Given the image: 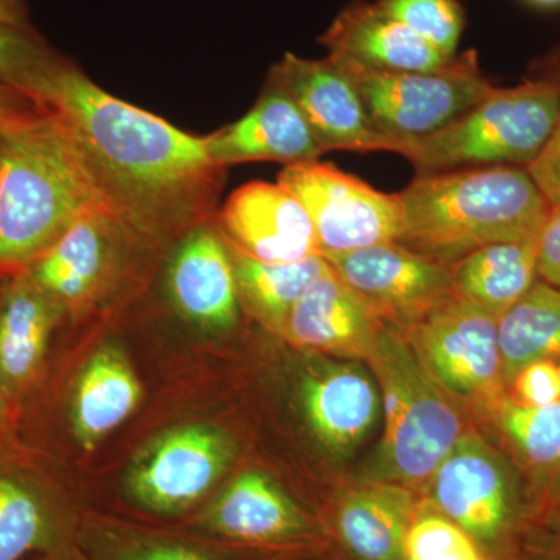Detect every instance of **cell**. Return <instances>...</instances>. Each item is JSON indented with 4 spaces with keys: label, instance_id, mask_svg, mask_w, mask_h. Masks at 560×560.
Wrapping results in <instances>:
<instances>
[{
    "label": "cell",
    "instance_id": "6da1fadb",
    "mask_svg": "<svg viewBox=\"0 0 560 560\" xmlns=\"http://www.w3.org/2000/svg\"><path fill=\"white\" fill-rule=\"evenodd\" d=\"M39 102L68 120L106 206L150 246L215 215L228 168L202 136L114 97L66 57Z\"/></svg>",
    "mask_w": 560,
    "mask_h": 560
},
{
    "label": "cell",
    "instance_id": "7a4b0ae2",
    "mask_svg": "<svg viewBox=\"0 0 560 560\" xmlns=\"http://www.w3.org/2000/svg\"><path fill=\"white\" fill-rule=\"evenodd\" d=\"M97 208L108 206L58 110L0 132V279L27 271Z\"/></svg>",
    "mask_w": 560,
    "mask_h": 560
},
{
    "label": "cell",
    "instance_id": "3957f363",
    "mask_svg": "<svg viewBox=\"0 0 560 560\" xmlns=\"http://www.w3.org/2000/svg\"><path fill=\"white\" fill-rule=\"evenodd\" d=\"M399 197L397 243L447 265L495 243L536 241L551 212L528 171L514 165L418 175Z\"/></svg>",
    "mask_w": 560,
    "mask_h": 560
},
{
    "label": "cell",
    "instance_id": "277c9868",
    "mask_svg": "<svg viewBox=\"0 0 560 560\" xmlns=\"http://www.w3.org/2000/svg\"><path fill=\"white\" fill-rule=\"evenodd\" d=\"M385 407V433L361 482H429L463 436V420L448 393L423 366L411 342L383 326L370 359Z\"/></svg>",
    "mask_w": 560,
    "mask_h": 560
},
{
    "label": "cell",
    "instance_id": "5b68a950",
    "mask_svg": "<svg viewBox=\"0 0 560 560\" xmlns=\"http://www.w3.org/2000/svg\"><path fill=\"white\" fill-rule=\"evenodd\" d=\"M559 106L555 77L514 88L493 86L458 120L436 135L405 143L397 154L407 158L418 175L488 165L528 168L555 131Z\"/></svg>",
    "mask_w": 560,
    "mask_h": 560
},
{
    "label": "cell",
    "instance_id": "8992f818",
    "mask_svg": "<svg viewBox=\"0 0 560 560\" xmlns=\"http://www.w3.org/2000/svg\"><path fill=\"white\" fill-rule=\"evenodd\" d=\"M340 65L355 84L383 149L394 153L405 143L444 130L493 88L482 75L475 50L456 54L442 68L423 72H377Z\"/></svg>",
    "mask_w": 560,
    "mask_h": 560
},
{
    "label": "cell",
    "instance_id": "52a82bcc",
    "mask_svg": "<svg viewBox=\"0 0 560 560\" xmlns=\"http://www.w3.org/2000/svg\"><path fill=\"white\" fill-rule=\"evenodd\" d=\"M410 327L419 360L451 396L490 415L506 399L499 316L452 293Z\"/></svg>",
    "mask_w": 560,
    "mask_h": 560
},
{
    "label": "cell",
    "instance_id": "ba28073f",
    "mask_svg": "<svg viewBox=\"0 0 560 560\" xmlns=\"http://www.w3.org/2000/svg\"><path fill=\"white\" fill-rule=\"evenodd\" d=\"M434 510L456 523L480 545L508 544L530 523L510 464L480 434L464 433L429 480Z\"/></svg>",
    "mask_w": 560,
    "mask_h": 560
},
{
    "label": "cell",
    "instance_id": "9c48e42d",
    "mask_svg": "<svg viewBox=\"0 0 560 560\" xmlns=\"http://www.w3.org/2000/svg\"><path fill=\"white\" fill-rule=\"evenodd\" d=\"M278 183L311 217L320 256L399 242L404 206L399 194L370 184L324 162L287 165Z\"/></svg>",
    "mask_w": 560,
    "mask_h": 560
},
{
    "label": "cell",
    "instance_id": "30bf717a",
    "mask_svg": "<svg viewBox=\"0 0 560 560\" xmlns=\"http://www.w3.org/2000/svg\"><path fill=\"white\" fill-rule=\"evenodd\" d=\"M235 442L226 431L206 423L165 431L132 460L125 490L149 514L176 517L206 499L230 469Z\"/></svg>",
    "mask_w": 560,
    "mask_h": 560
},
{
    "label": "cell",
    "instance_id": "8fae6325",
    "mask_svg": "<svg viewBox=\"0 0 560 560\" xmlns=\"http://www.w3.org/2000/svg\"><path fill=\"white\" fill-rule=\"evenodd\" d=\"M150 246L108 208L77 220L27 272L65 313H80L114 290L132 250Z\"/></svg>",
    "mask_w": 560,
    "mask_h": 560
},
{
    "label": "cell",
    "instance_id": "7c38bea8",
    "mask_svg": "<svg viewBox=\"0 0 560 560\" xmlns=\"http://www.w3.org/2000/svg\"><path fill=\"white\" fill-rule=\"evenodd\" d=\"M323 257L383 320L411 326L453 293L452 265L400 243H382Z\"/></svg>",
    "mask_w": 560,
    "mask_h": 560
},
{
    "label": "cell",
    "instance_id": "4fadbf2b",
    "mask_svg": "<svg viewBox=\"0 0 560 560\" xmlns=\"http://www.w3.org/2000/svg\"><path fill=\"white\" fill-rule=\"evenodd\" d=\"M164 290L176 315L205 331H228L241 320L234 261L213 219L184 232L171 245Z\"/></svg>",
    "mask_w": 560,
    "mask_h": 560
},
{
    "label": "cell",
    "instance_id": "5bb4252c",
    "mask_svg": "<svg viewBox=\"0 0 560 560\" xmlns=\"http://www.w3.org/2000/svg\"><path fill=\"white\" fill-rule=\"evenodd\" d=\"M268 81L290 95L315 136L320 151H385L372 128L359 91L340 62L283 55Z\"/></svg>",
    "mask_w": 560,
    "mask_h": 560
},
{
    "label": "cell",
    "instance_id": "9a60e30c",
    "mask_svg": "<svg viewBox=\"0 0 560 560\" xmlns=\"http://www.w3.org/2000/svg\"><path fill=\"white\" fill-rule=\"evenodd\" d=\"M213 223L232 249L256 260L293 264L319 254L311 217L279 183L253 180L232 191Z\"/></svg>",
    "mask_w": 560,
    "mask_h": 560
},
{
    "label": "cell",
    "instance_id": "2e32d148",
    "mask_svg": "<svg viewBox=\"0 0 560 560\" xmlns=\"http://www.w3.org/2000/svg\"><path fill=\"white\" fill-rule=\"evenodd\" d=\"M195 526L206 536L248 547H293L313 537L311 517L265 471L246 470L209 501Z\"/></svg>",
    "mask_w": 560,
    "mask_h": 560
},
{
    "label": "cell",
    "instance_id": "e0dca14e",
    "mask_svg": "<svg viewBox=\"0 0 560 560\" xmlns=\"http://www.w3.org/2000/svg\"><path fill=\"white\" fill-rule=\"evenodd\" d=\"M66 313L27 271L0 279V393L16 408L39 388Z\"/></svg>",
    "mask_w": 560,
    "mask_h": 560
},
{
    "label": "cell",
    "instance_id": "ac0fdd59",
    "mask_svg": "<svg viewBox=\"0 0 560 560\" xmlns=\"http://www.w3.org/2000/svg\"><path fill=\"white\" fill-rule=\"evenodd\" d=\"M301 410L316 441L334 456L355 451L374 429L381 394L355 361H327L305 371Z\"/></svg>",
    "mask_w": 560,
    "mask_h": 560
},
{
    "label": "cell",
    "instance_id": "d6986e66",
    "mask_svg": "<svg viewBox=\"0 0 560 560\" xmlns=\"http://www.w3.org/2000/svg\"><path fill=\"white\" fill-rule=\"evenodd\" d=\"M202 138L209 156L226 168L259 161L287 167L318 161L324 154L290 95L268 80L242 119Z\"/></svg>",
    "mask_w": 560,
    "mask_h": 560
},
{
    "label": "cell",
    "instance_id": "ffe728a7",
    "mask_svg": "<svg viewBox=\"0 0 560 560\" xmlns=\"http://www.w3.org/2000/svg\"><path fill=\"white\" fill-rule=\"evenodd\" d=\"M383 326L331 268L296 302L280 335L296 348L370 361Z\"/></svg>",
    "mask_w": 560,
    "mask_h": 560
},
{
    "label": "cell",
    "instance_id": "44dd1931",
    "mask_svg": "<svg viewBox=\"0 0 560 560\" xmlns=\"http://www.w3.org/2000/svg\"><path fill=\"white\" fill-rule=\"evenodd\" d=\"M327 57L377 72H423L440 69L453 57L390 16L377 2H353L335 18L319 38Z\"/></svg>",
    "mask_w": 560,
    "mask_h": 560
},
{
    "label": "cell",
    "instance_id": "7402d4cb",
    "mask_svg": "<svg viewBox=\"0 0 560 560\" xmlns=\"http://www.w3.org/2000/svg\"><path fill=\"white\" fill-rule=\"evenodd\" d=\"M75 518L49 482L0 456V560H24L73 544Z\"/></svg>",
    "mask_w": 560,
    "mask_h": 560
},
{
    "label": "cell",
    "instance_id": "603a6c76",
    "mask_svg": "<svg viewBox=\"0 0 560 560\" xmlns=\"http://www.w3.org/2000/svg\"><path fill=\"white\" fill-rule=\"evenodd\" d=\"M416 518L415 493L394 482H361L338 501L334 526L357 560H405Z\"/></svg>",
    "mask_w": 560,
    "mask_h": 560
},
{
    "label": "cell",
    "instance_id": "cb8c5ba5",
    "mask_svg": "<svg viewBox=\"0 0 560 560\" xmlns=\"http://www.w3.org/2000/svg\"><path fill=\"white\" fill-rule=\"evenodd\" d=\"M142 400V385L116 345L103 346L81 368L69 399V425L83 451H94Z\"/></svg>",
    "mask_w": 560,
    "mask_h": 560
},
{
    "label": "cell",
    "instance_id": "d4e9b609",
    "mask_svg": "<svg viewBox=\"0 0 560 560\" xmlns=\"http://www.w3.org/2000/svg\"><path fill=\"white\" fill-rule=\"evenodd\" d=\"M537 242L495 243L452 265L453 293L493 315H503L534 285Z\"/></svg>",
    "mask_w": 560,
    "mask_h": 560
},
{
    "label": "cell",
    "instance_id": "484cf974",
    "mask_svg": "<svg viewBox=\"0 0 560 560\" xmlns=\"http://www.w3.org/2000/svg\"><path fill=\"white\" fill-rule=\"evenodd\" d=\"M499 348L506 388L528 364L560 357V289L537 279L500 316Z\"/></svg>",
    "mask_w": 560,
    "mask_h": 560
},
{
    "label": "cell",
    "instance_id": "4316f807",
    "mask_svg": "<svg viewBox=\"0 0 560 560\" xmlns=\"http://www.w3.org/2000/svg\"><path fill=\"white\" fill-rule=\"evenodd\" d=\"M230 249L242 307L279 335L305 291L331 270L320 254L293 264H268Z\"/></svg>",
    "mask_w": 560,
    "mask_h": 560
},
{
    "label": "cell",
    "instance_id": "83f0119b",
    "mask_svg": "<svg viewBox=\"0 0 560 560\" xmlns=\"http://www.w3.org/2000/svg\"><path fill=\"white\" fill-rule=\"evenodd\" d=\"M492 418L518 466L528 474L529 511L560 478V401L548 407H525L506 397Z\"/></svg>",
    "mask_w": 560,
    "mask_h": 560
},
{
    "label": "cell",
    "instance_id": "f1b7e54d",
    "mask_svg": "<svg viewBox=\"0 0 560 560\" xmlns=\"http://www.w3.org/2000/svg\"><path fill=\"white\" fill-rule=\"evenodd\" d=\"M79 539L90 560H238L202 541L110 522H91Z\"/></svg>",
    "mask_w": 560,
    "mask_h": 560
},
{
    "label": "cell",
    "instance_id": "f546056e",
    "mask_svg": "<svg viewBox=\"0 0 560 560\" xmlns=\"http://www.w3.org/2000/svg\"><path fill=\"white\" fill-rule=\"evenodd\" d=\"M62 55L35 27L0 24V83L39 102L40 91Z\"/></svg>",
    "mask_w": 560,
    "mask_h": 560
},
{
    "label": "cell",
    "instance_id": "4dcf8cb0",
    "mask_svg": "<svg viewBox=\"0 0 560 560\" xmlns=\"http://www.w3.org/2000/svg\"><path fill=\"white\" fill-rule=\"evenodd\" d=\"M377 5L447 57L458 54L466 24L458 0H377Z\"/></svg>",
    "mask_w": 560,
    "mask_h": 560
},
{
    "label": "cell",
    "instance_id": "1f68e13d",
    "mask_svg": "<svg viewBox=\"0 0 560 560\" xmlns=\"http://www.w3.org/2000/svg\"><path fill=\"white\" fill-rule=\"evenodd\" d=\"M405 560H488L470 534L440 512L416 515L405 547Z\"/></svg>",
    "mask_w": 560,
    "mask_h": 560
},
{
    "label": "cell",
    "instance_id": "d6a6232c",
    "mask_svg": "<svg viewBox=\"0 0 560 560\" xmlns=\"http://www.w3.org/2000/svg\"><path fill=\"white\" fill-rule=\"evenodd\" d=\"M510 388L512 400L525 407H548L560 401L559 364L552 360H540L530 363L518 372Z\"/></svg>",
    "mask_w": 560,
    "mask_h": 560
},
{
    "label": "cell",
    "instance_id": "836d02e7",
    "mask_svg": "<svg viewBox=\"0 0 560 560\" xmlns=\"http://www.w3.org/2000/svg\"><path fill=\"white\" fill-rule=\"evenodd\" d=\"M558 61V72H556L555 79L558 80L560 90V55ZM526 171L539 189L544 191L550 205L560 206V106L558 121H556L555 131L548 140L547 147Z\"/></svg>",
    "mask_w": 560,
    "mask_h": 560
},
{
    "label": "cell",
    "instance_id": "e575fe53",
    "mask_svg": "<svg viewBox=\"0 0 560 560\" xmlns=\"http://www.w3.org/2000/svg\"><path fill=\"white\" fill-rule=\"evenodd\" d=\"M537 275L560 289V206H551L550 215L537 242Z\"/></svg>",
    "mask_w": 560,
    "mask_h": 560
},
{
    "label": "cell",
    "instance_id": "d590c367",
    "mask_svg": "<svg viewBox=\"0 0 560 560\" xmlns=\"http://www.w3.org/2000/svg\"><path fill=\"white\" fill-rule=\"evenodd\" d=\"M49 109L32 95L0 83V132L27 124Z\"/></svg>",
    "mask_w": 560,
    "mask_h": 560
},
{
    "label": "cell",
    "instance_id": "8d00e7d4",
    "mask_svg": "<svg viewBox=\"0 0 560 560\" xmlns=\"http://www.w3.org/2000/svg\"><path fill=\"white\" fill-rule=\"evenodd\" d=\"M530 525L560 536V478L537 501Z\"/></svg>",
    "mask_w": 560,
    "mask_h": 560
},
{
    "label": "cell",
    "instance_id": "74e56055",
    "mask_svg": "<svg viewBox=\"0 0 560 560\" xmlns=\"http://www.w3.org/2000/svg\"><path fill=\"white\" fill-rule=\"evenodd\" d=\"M521 560H560V536L529 525Z\"/></svg>",
    "mask_w": 560,
    "mask_h": 560
},
{
    "label": "cell",
    "instance_id": "f35d334b",
    "mask_svg": "<svg viewBox=\"0 0 560 560\" xmlns=\"http://www.w3.org/2000/svg\"><path fill=\"white\" fill-rule=\"evenodd\" d=\"M0 24L33 27L27 0H0Z\"/></svg>",
    "mask_w": 560,
    "mask_h": 560
},
{
    "label": "cell",
    "instance_id": "ab89813d",
    "mask_svg": "<svg viewBox=\"0 0 560 560\" xmlns=\"http://www.w3.org/2000/svg\"><path fill=\"white\" fill-rule=\"evenodd\" d=\"M36 560H90L84 555L83 550L79 547V545L73 541V544L65 545V547L57 548V550L44 552V555H39V558Z\"/></svg>",
    "mask_w": 560,
    "mask_h": 560
},
{
    "label": "cell",
    "instance_id": "60d3db41",
    "mask_svg": "<svg viewBox=\"0 0 560 560\" xmlns=\"http://www.w3.org/2000/svg\"><path fill=\"white\" fill-rule=\"evenodd\" d=\"M11 415H13V407L5 399V396L0 393V441L9 433Z\"/></svg>",
    "mask_w": 560,
    "mask_h": 560
},
{
    "label": "cell",
    "instance_id": "b9f144b4",
    "mask_svg": "<svg viewBox=\"0 0 560 560\" xmlns=\"http://www.w3.org/2000/svg\"><path fill=\"white\" fill-rule=\"evenodd\" d=\"M528 2L534 3V5H539V7H558V5H560V0H528Z\"/></svg>",
    "mask_w": 560,
    "mask_h": 560
},
{
    "label": "cell",
    "instance_id": "7bdbcfd3",
    "mask_svg": "<svg viewBox=\"0 0 560 560\" xmlns=\"http://www.w3.org/2000/svg\"><path fill=\"white\" fill-rule=\"evenodd\" d=\"M559 374H560V364H559Z\"/></svg>",
    "mask_w": 560,
    "mask_h": 560
}]
</instances>
